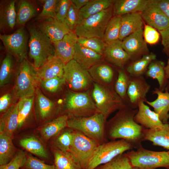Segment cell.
<instances>
[{"label":"cell","mask_w":169,"mask_h":169,"mask_svg":"<svg viewBox=\"0 0 169 169\" xmlns=\"http://www.w3.org/2000/svg\"><path fill=\"white\" fill-rule=\"evenodd\" d=\"M165 66L163 62L155 60L150 63L145 73L147 77L157 80L159 89L162 92L165 90L168 81L165 73Z\"/></svg>","instance_id":"4dcf8cb0"},{"label":"cell","mask_w":169,"mask_h":169,"mask_svg":"<svg viewBox=\"0 0 169 169\" xmlns=\"http://www.w3.org/2000/svg\"><path fill=\"white\" fill-rule=\"evenodd\" d=\"M121 17L113 16L109 21L106 27L103 39L108 44L119 39Z\"/></svg>","instance_id":"60d3db41"},{"label":"cell","mask_w":169,"mask_h":169,"mask_svg":"<svg viewBox=\"0 0 169 169\" xmlns=\"http://www.w3.org/2000/svg\"><path fill=\"white\" fill-rule=\"evenodd\" d=\"M138 109L125 104L106 124L107 137L110 140L123 139L138 148L143 140L144 128L135 122Z\"/></svg>","instance_id":"6da1fadb"},{"label":"cell","mask_w":169,"mask_h":169,"mask_svg":"<svg viewBox=\"0 0 169 169\" xmlns=\"http://www.w3.org/2000/svg\"><path fill=\"white\" fill-rule=\"evenodd\" d=\"M151 87L143 76L131 77L127 92L128 105L136 109L138 108L140 100L145 102Z\"/></svg>","instance_id":"5bb4252c"},{"label":"cell","mask_w":169,"mask_h":169,"mask_svg":"<svg viewBox=\"0 0 169 169\" xmlns=\"http://www.w3.org/2000/svg\"><path fill=\"white\" fill-rule=\"evenodd\" d=\"M37 11L34 5L27 0L19 1L17 12V23L18 26H23L35 16Z\"/></svg>","instance_id":"d590c367"},{"label":"cell","mask_w":169,"mask_h":169,"mask_svg":"<svg viewBox=\"0 0 169 169\" xmlns=\"http://www.w3.org/2000/svg\"><path fill=\"white\" fill-rule=\"evenodd\" d=\"M18 129V110L16 104H13L4 113L0 119V134L13 138Z\"/></svg>","instance_id":"4316f807"},{"label":"cell","mask_w":169,"mask_h":169,"mask_svg":"<svg viewBox=\"0 0 169 169\" xmlns=\"http://www.w3.org/2000/svg\"><path fill=\"white\" fill-rule=\"evenodd\" d=\"M132 166L125 153L120 155L110 161L99 165L94 169H130Z\"/></svg>","instance_id":"7bdbcfd3"},{"label":"cell","mask_w":169,"mask_h":169,"mask_svg":"<svg viewBox=\"0 0 169 169\" xmlns=\"http://www.w3.org/2000/svg\"><path fill=\"white\" fill-rule=\"evenodd\" d=\"M102 58L103 55L77 43L76 44L73 59L83 68L88 70L100 63Z\"/></svg>","instance_id":"44dd1931"},{"label":"cell","mask_w":169,"mask_h":169,"mask_svg":"<svg viewBox=\"0 0 169 169\" xmlns=\"http://www.w3.org/2000/svg\"><path fill=\"white\" fill-rule=\"evenodd\" d=\"M78 37L75 31H71L62 39L53 43L55 55L65 64L73 59Z\"/></svg>","instance_id":"e0dca14e"},{"label":"cell","mask_w":169,"mask_h":169,"mask_svg":"<svg viewBox=\"0 0 169 169\" xmlns=\"http://www.w3.org/2000/svg\"><path fill=\"white\" fill-rule=\"evenodd\" d=\"M21 169H55L54 164L48 165L31 156L27 155Z\"/></svg>","instance_id":"bcb514c9"},{"label":"cell","mask_w":169,"mask_h":169,"mask_svg":"<svg viewBox=\"0 0 169 169\" xmlns=\"http://www.w3.org/2000/svg\"><path fill=\"white\" fill-rule=\"evenodd\" d=\"M59 0H44L42 1L43 5L42 10L38 17L37 19L55 18V14L58 3Z\"/></svg>","instance_id":"7dc6e473"},{"label":"cell","mask_w":169,"mask_h":169,"mask_svg":"<svg viewBox=\"0 0 169 169\" xmlns=\"http://www.w3.org/2000/svg\"><path fill=\"white\" fill-rule=\"evenodd\" d=\"M168 152H169V151H168Z\"/></svg>","instance_id":"6125c7cd"},{"label":"cell","mask_w":169,"mask_h":169,"mask_svg":"<svg viewBox=\"0 0 169 169\" xmlns=\"http://www.w3.org/2000/svg\"><path fill=\"white\" fill-rule=\"evenodd\" d=\"M131 76L125 69L121 68L118 70V75L114 85V90L125 104L129 105L127 92Z\"/></svg>","instance_id":"e575fe53"},{"label":"cell","mask_w":169,"mask_h":169,"mask_svg":"<svg viewBox=\"0 0 169 169\" xmlns=\"http://www.w3.org/2000/svg\"><path fill=\"white\" fill-rule=\"evenodd\" d=\"M113 15L112 6L84 19L76 27L75 32L78 37H97L103 39L106 27Z\"/></svg>","instance_id":"52a82bcc"},{"label":"cell","mask_w":169,"mask_h":169,"mask_svg":"<svg viewBox=\"0 0 169 169\" xmlns=\"http://www.w3.org/2000/svg\"><path fill=\"white\" fill-rule=\"evenodd\" d=\"M16 1L2 2L0 6V29L1 31L13 29L17 23Z\"/></svg>","instance_id":"cb8c5ba5"},{"label":"cell","mask_w":169,"mask_h":169,"mask_svg":"<svg viewBox=\"0 0 169 169\" xmlns=\"http://www.w3.org/2000/svg\"><path fill=\"white\" fill-rule=\"evenodd\" d=\"M77 43L103 55L106 45L103 39L97 37H78Z\"/></svg>","instance_id":"b9f144b4"},{"label":"cell","mask_w":169,"mask_h":169,"mask_svg":"<svg viewBox=\"0 0 169 169\" xmlns=\"http://www.w3.org/2000/svg\"><path fill=\"white\" fill-rule=\"evenodd\" d=\"M92 96L97 112L103 114L106 119L125 104L111 85L94 83Z\"/></svg>","instance_id":"8992f818"},{"label":"cell","mask_w":169,"mask_h":169,"mask_svg":"<svg viewBox=\"0 0 169 169\" xmlns=\"http://www.w3.org/2000/svg\"><path fill=\"white\" fill-rule=\"evenodd\" d=\"M12 139L9 136L0 134V166L8 163L16 154L17 149Z\"/></svg>","instance_id":"836d02e7"},{"label":"cell","mask_w":169,"mask_h":169,"mask_svg":"<svg viewBox=\"0 0 169 169\" xmlns=\"http://www.w3.org/2000/svg\"></svg>","instance_id":"be15d7a7"},{"label":"cell","mask_w":169,"mask_h":169,"mask_svg":"<svg viewBox=\"0 0 169 169\" xmlns=\"http://www.w3.org/2000/svg\"><path fill=\"white\" fill-rule=\"evenodd\" d=\"M71 4L70 0H59L56 8L55 18L64 23Z\"/></svg>","instance_id":"f907efd6"},{"label":"cell","mask_w":169,"mask_h":169,"mask_svg":"<svg viewBox=\"0 0 169 169\" xmlns=\"http://www.w3.org/2000/svg\"><path fill=\"white\" fill-rule=\"evenodd\" d=\"M83 19L79 10L77 9L71 2L64 20V23L70 30L75 31L76 27Z\"/></svg>","instance_id":"ee69618b"},{"label":"cell","mask_w":169,"mask_h":169,"mask_svg":"<svg viewBox=\"0 0 169 169\" xmlns=\"http://www.w3.org/2000/svg\"><path fill=\"white\" fill-rule=\"evenodd\" d=\"M161 37V43L164 50L169 57V27L162 31H159Z\"/></svg>","instance_id":"db71d44e"},{"label":"cell","mask_w":169,"mask_h":169,"mask_svg":"<svg viewBox=\"0 0 169 169\" xmlns=\"http://www.w3.org/2000/svg\"><path fill=\"white\" fill-rule=\"evenodd\" d=\"M26 155V153L23 151H18L8 163L0 166V169H19L24 161Z\"/></svg>","instance_id":"681fc988"},{"label":"cell","mask_w":169,"mask_h":169,"mask_svg":"<svg viewBox=\"0 0 169 169\" xmlns=\"http://www.w3.org/2000/svg\"><path fill=\"white\" fill-rule=\"evenodd\" d=\"M99 145L81 132L74 130L73 141L68 152L76 158L82 169H87Z\"/></svg>","instance_id":"30bf717a"},{"label":"cell","mask_w":169,"mask_h":169,"mask_svg":"<svg viewBox=\"0 0 169 169\" xmlns=\"http://www.w3.org/2000/svg\"><path fill=\"white\" fill-rule=\"evenodd\" d=\"M165 74L167 78L169 79V59L167 62L166 65L165 67Z\"/></svg>","instance_id":"6f0895ef"},{"label":"cell","mask_w":169,"mask_h":169,"mask_svg":"<svg viewBox=\"0 0 169 169\" xmlns=\"http://www.w3.org/2000/svg\"><path fill=\"white\" fill-rule=\"evenodd\" d=\"M169 91V80L168 81L167 84L166 88Z\"/></svg>","instance_id":"680465c9"},{"label":"cell","mask_w":169,"mask_h":169,"mask_svg":"<svg viewBox=\"0 0 169 169\" xmlns=\"http://www.w3.org/2000/svg\"><path fill=\"white\" fill-rule=\"evenodd\" d=\"M106 120L103 114L97 112L89 116L69 118L67 127L81 132L100 145L108 141Z\"/></svg>","instance_id":"7a4b0ae2"},{"label":"cell","mask_w":169,"mask_h":169,"mask_svg":"<svg viewBox=\"0 0 169 169\" xmlns=\"http://www.w3.org/2000/svg\"><path fill=\"white\" fill-rule=\"evenodd\" d=\"M34 102L39 116L42 120L50 116L55 106V103L45 96L38 88L36 90Z\"/></svg>","instance_id":"d6a6232c"},{"label":"cell","mask_w":169,"mask_h":169,"mask_svg":"<svg viewBox=\"0 0 169 169\" xmlns=\"http://www.w3.org/2000/svg\"><path fill=\"white\" fill-rule=\"evenodd\" d=\"M120 17V40L142 28L143 21L141 13L127 14Z\"/></svg>","instance_id":"d4e9b609"},{"label":"cell","mask_w":169,"mask_h":169,"mask_svg":"<svg viewBox=\"0 0 169 169\" xmlns=\"http://www.w3.org/2000/svg\"><path fill=\"white\" fill-rule=\"evenodd\" d=\"M65 83L64 77H57L49 79L41 80L39 83L41 87L51 93L58 91Z\"/></svg>","instance_id":"c3c4849f"},{"label":"cell","mask_w":169,"mask_h":169,"mask_svg":"<svg viewBox=\"0 0 169 169\" xmlns=\"http://www.w3.org/2000/svg\"><path fill=\"white\" fill-rule=\"evenodd\" d=\"M103 55L109 63L120 69L131 60L122 47V41L119 39L106 44Z\"/></svg>","instance_id":"d6986e66"},{"label":"cell","mask_w":169,"mask_h":169,"mask_svg":"<svg viewBox=\"0 0 169 169\" xmlns=\"http://www.w3.org/2000/svg\"><path fill=\"white\" fill-rule=\"evenodd\" d=\"M65 64L55 55L49 58L39 68L36 69L39 81L57 77H63Z\"/></svg>","instance_id":"ffe728a7"},{"label":"cell","mask_w":169,"mask_h":169,"mask_svg":"<svg viewBox=\"0 0 169 169\" xmlns=\"http://www.w3.org/2000/svg\"><path fill=\"white\" fill-rule=\"evenodd\" d=\"M143 34L146 42L150 44H156L160 38V33L156 29L148 24L145 25Z\"/></svg>","instance_id":"816d5d0a"},{"label":"cell","mask_w":169,"mask_h":169,"mask_svg":"<svg viewBox=\"0 0 169 169\" xmlns=\"http://www.w3.org/2000/svg\"><path fill=\"white\" fill-rule=\"evenodd\" d=\"M153 1L169 18V0H153Z\"/></svg>","instance_id":"11a10c76"},{"label":"cell","mask_w":169,"mask_h":169,"mask_svg":"<svg viewBox=\"0 0 169 169\" xmlns=\"http://www.w3.org/2000/svg\"><path fill=\"white\" fill-rule=\"evenodd\" d=\"M150 0H113V16L136 13H141L146 7Z\"/></svg>","instance_id":"7402d4cb"},{"label":"cell","mask_w":169,"mask_h":169,"mask_svg":"<svg viewBox=\"0 0 169 169\" xmlns=\"http://www.w3.org/2000/svg\"><path fill=\"white\" fill-rule=\"evenodd\" d=\"M62 131L56 139V148L63 151L68 152L73 141L74 130L68 128L66 130Z\"/></svg>","instance_id":"f6af8a7d"},{"label":"cell","mask_w":169,"mask_h":169,"mask_svg":"<svg viewBox=\"0 0 169 169\" xmlns=\"http://www.w3.org/2000/svg\"><path fill=\"white\" fill-rule=\"evenodd\" d=\"M63 77L65 82L75 91L86 89L92 82L88 70L83 68L73 59L65 64Z\"/></svg>","instance_id":"7c38bea8"},{"label":"cell","mask_w":169,"mask_h":169,"mask_svg":"<svg viewBox=\"0 0 169 169\" xmlns=\"http://www.w3.org/2000/svg\"><path fill=\"white\" fill-rule=\"evenodd\" d=\"M130 169H140L136 167H132Z\"/></svg>","instance_id":"91938a15"},{"label":"cell","mask_w":169,"mask_h":169,"mask_svg":"<svg viewBox=\"0 0 169 169\" xmlns=\"http://www.w3.org/2000/svg\"><path fill=\"white\" fill-rule=\"evenodd\" d=\"M141 13L143 19L148 25L159 31L169 27V18L154 3L153 0H150Z\"/></svg>","instance_id":"2e32d148"},{"label":"cell","mask_w":169,"mask_h":169,"mask_svg":"<svg viewBox=\"0 0 169 169\" xmlns=\"http://www.w3.org/2000/svg\"><path fill=\"white\" fill-rule=\"evenodd\" d=\"M13 97L11 94L6 93L0 98V112L3 114L13 104H12Z\"/></svg>","instance_id":"f5cc1de1"},{"label":"cell","mask_w":169,"mask_h":169,"mask_svg":"<svg viewBox=\"0 0 169 169\" xmlns=\"http://www.w3.org/2000/svg\"><path fill=\"white\" fill-rule=\"evenodd\" d=\"M37 27L50 39L52 43L62 39L71 31L64 23L53 18L40 20Z\"/></svg>","instance_id":"9a60e30c"},{"label":"cell","mask_w":169,"mask_h":169,"mask_svg":"<svg viewBox=\"0 0 169 169\" xmlns=\"http://www.w3.org/2000/svg\"><path fill=\"white\" fill-rule=\"evenodd\" d=\"M30 38L29 55L37 69L50 57L55 55V50L50 39L37 27L28 28Z\"/></svg>","instance_id":"3957f363"},{"label":"cell","mask_w":169,"mask_h":169,"mask_svg":"<svg viewBox=\"0 0 169 169\" xmlns=\"http://www.w3.org/2000/svg\"><path fill=\"white\" fill-rule=\"evenodd\" d=\"M92 79L99 84L111 85L114 77V71L108 64L100 62L88 70Z\"/></svg>","instance_id":"83f0119b"},{"label":"cell","mask_w":169,"mask_h":169,"mask_svg":"<svg viewBox=\"0 0 169 169\" xmlns=\"http://www.w3.org/2000/svg\"><path fill=\"white\" fill-rule=\"evenodd\" d=\"M152 94L157 95V98L151 101L146 100L145 102L153 108L154 111L158 114L163 123H167L169 119V91L166 89L165 92H163L155 88Z\"/></svg>","instance_id":"603a6c76"},{"label":"cell","mask_w":169,"mask_h":169,"mask_svg":"<svg viewBox=\"0 0 169 169\" xmlns=\"http://www.w3.org/2000/svg\"><path fill=\"white\" fill-rule=\"evenodd\" d=\"M112 4V0H90L79 11L84 19L110 8Z\"/></svg>","instance_id":"8d00e7d4"},{"label":"cell","mask_w":169,"mask_h":169,"mask_svg":"<svg viewBox=\"0 0 169 169\" xmlns=\"http://www.w3.org/2000/svg\"><path fill=\"white\" fill-rule=\"evenodd\" d=\"M69 116L66 114L60 115L44 125L40 130L43 138L48 140L58 134L67 127Z\"/></svg>","instance_id":"f546056e"},{"label":"cell","mask_w":169,"mask_h":169,"mask_svg":"<svg viewBox=\"0 0 169 169\" xmlns=\"http://www.w3.org/2000/svg\"><path fill=\"white\" fill-rule=\"evenodd\" d=\"M134 147L129 142L123 139L107 141L99 145L88 166L87 169H94L98 166L106 163L117 156Z\"/></svg>","instance_id":"ba28073f"},{"label":"cell","mask_w":169,"mask_h":169,"mask_svg":"<svg viewBox=\"0 0 169 169\" xmlns=\"http://www.w3.org/2000/svg\"><path fill=\"white\" fill-rule=\"evenodd\" d=\"M20 146L28 152L43 158H47V152L43 145L37 139L31 136L21 139Z\"/></svg>","instance_id":"f35d334b"},{"label":"cell","mask_w":169,"mask_h":169,"mask_svg":"<svg viewBox=\"0 0 169 169\" xmlns=\"http://www.w3.org/2000/svg\"><path fill=\"white\" fill-rule=\"evenodd\" d=\"M53 153L55 169H82L77 160L69 152L56 148Z\"/></svg>","instance_id":"f1b7e54d"},{"label":"cell","mask_w":169,"mask_h":169,"mask_svg":"<svg viewBox=\"0 0 169 169\" xmlns=\"http://www.w3.org/2000/svg\"><path fill=\"white\" fill-rule=\"evenodd\" d=\"M156 58V55L153 53L145 54L128 64L126 70L131 77L143 76L150 63Z\"/></svg>","instance_id":"1f68e13d"},{"label":"cell","mask_w":169,"mask_h":169,"mask_svg":"<svg viewBox=\"0 0 169 169\" xmlns=\"http://www.w3.org/2000/svg\"><path fill=\"white\" fill-rule=\"evenodd\" d=\"M144 102L140 100L138 103L137 111L134 117L135 122L146 129H155L163 126L165 124L161 120L158 114L151 110Z\"/></svg>","instance_id":"ac0fdd59"},{"label":"cell","mask_w":169,"mask_h":169,"mask_svg":"<svg viewBox=\"0 0 169 169\" xmlns=\"http://www.w3.org/2000/svg\"><path fill=\"white\" fill-rule=\"evenodd\" d=\"M13 56L7 54L3 59L0 68V87L2 88L8 83L12 75L14 68Z\"/></svg>","instance_id":"ab89813d"},{"label":"cell","mask_w":169,"mask_h":169,"mask_svg":"<svg viewBox=\"0 0 169 169\" xmlns=\"http://www.w3.org/2000/svg\"><path fill=\"white\" fill-rule=\"evenodd\" d=\"M64 104L69 118L89 116L98 112L94 101L86 93L68 91Z\"/></svg>","instance_id":"9c48e42d"},{"label":"cell","mask_w":169,"mask_h":169,"mask_svg":"<svg viewBox=\"0 0 169 169\" xmlns=\"http://www.w3.org/2000/svg\"><path fill=\"white\" fill-rule=\"evenodd\" d=\"M143 33V30L141 28L122 41V47L132 61L150 53Z\"/></svg>","instance_id":"4fadbf2b"},{"label":"cell","mask_w":169,"mask_h":169,"mask_svg":"<svg viewBox=\"0 0 169 169\" xmlns=\"http://www.w3.org/2000/svg\"><path fill=\"white\" fill-rule=\"evenodd\" d=\"M35 95L21 99L16 104L18 110V129L24 124L29 116L34 102Z\"/></svg>","instance_id":"74e56055"},{"label":"cell","mask_w":169,"mask_h":169,"mask_svg":"<svg viewBox=\"0 0 169 169\" xmlns=\"http://www.w3.org/2000/svg\"><path fill=\"white\" fill-rule=\"evenodd\" d=\"M125 154L128 158L132 167L140 169H155L160 167L169 168L168 151H152L141 146L136 150H131Z\"/></svg>","instance_id":"5b68a950"},{"label":"cell","mask_w":169,"mask_h":169,"mask_svg":"<svg viewBox=\"0 0 169 169\" xmlns=\"http://www.w3.org/2000/svg\"><path fill=\"white\" fill-rule=\"evenodd\" d=\"M143 140L152 142L154 146H161L169 150V124H165L161 128L149 129L144 128Z\"/></svg>","instance_id":"484cf974"},{"label":"cell","mask_w":169,"mask_h":169,"mask_svg":"<svg viewBox=\"0 0 169 169\" xmlns=\"http://www.w3.org/2000/svg\"><path fill=\"white\" fill-rule=\"evenodd\" d=\"M7 53L12 55L21 62L27 59L28 38L23 27H21L11 34H0Z\"/></svg>","instance_id":"8fae6325"},{"label":"cell","mask_w":169,"mask_h":169,"mask_svg":"<svg viewBox=\"0 0 169 169\" xmlns=\"http://www.w3.org/2000/svg\"><path fill=\"white\" fill-rule=\"evenodd\" d=\"M20 63L13 92L14 97L19 100L35 95L37 84L39 83L33 64L27 59Z\"/></svg>","instance_id":"277c9868"},{"label":"cell","mask_w":169,"mask_h":169,"mask_svg":"<svg viewBox=\"0 0 169 169\" xmlns=\"http://www.w3.org/2000/svg\"><path fill=\"white\" fill-rule=\"evenodd\" d=\"M167 169H169V168H167Z\"/></svg>","instance_id":"94428289"},{"label":"cell","mask_w":169,"mask_h":169,"mask_svg":"<svg viewBox=\"0 0 169 169\" xmlns=\"http://www.w3.org/2000/svg\"><path fill=\"white\" fill-rule=\"evenodd\" d=\"M90 0H71L72 3L74 5L76 8L80 10L82 7L84 6Z\"/></svg>","instance_id":"9f6ffc18"}]
</instances>
